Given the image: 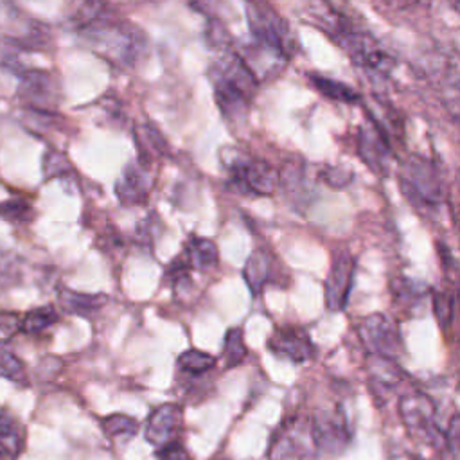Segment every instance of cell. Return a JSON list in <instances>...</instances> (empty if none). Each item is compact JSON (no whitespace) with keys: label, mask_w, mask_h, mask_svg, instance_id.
Instances as JSON below:
<instances>
[{"label":"cell","mask_w":460,"mask_h":460,"mask_svg":"<svg viewBox=\"0 0 460 460\" xmlns=\"http://www.w3.org/2000/svg\"><path fill=\"white\" fill-rule=\"evenodd\" d=\"M354 271H356V261L350 253L343 252L334 257L331 270L327 273L325 284H323L325 305L329 311L340 313L347 307Z\"/></svg>","instance_id":"cell-12"},{"label":"cell","mask_w":460,"mask_h":460,"mask_svg":"<svg viewBox=\"0 0 460 460\" xmlns=\"http://www.w3.org/2000/svg\"><path fill=\"white\" fill-rule=\"evenodd\" d=\"M311 422V435L316 451L325 455H340L349 440L350 429L347 424V415L341 406H327L314 411Z\"/></svg>","instance_id":"cell-8"},{"label":"cell","mask_w":460,"mask_h":460,"mask_svg":"<svg viewBox=\"0 0 460 460\" xmlns=\"http://www.w3.org/2000/svg\"><path fill=\"white\" fill-rule=\"evenodd\" d=\"M20 314L16 313H7V311H2L0 313V332L2 334H14L16 331H20Z\"/></svg>","instance_id":"cell-33"},{"label":"cell","mask_w":460,"mask_h":460,"mask_svg":"<svg viewBox=\"0 0 460 460\" xmlns=\"http://www.w3.org/2000/svg\"><path fill=\"white\" fill-rule=\"evenodd\" d=\"M316 447L307 417L286 419L275 431L268 449V460H314Z\"/></svg>","instance_id":"cell-6"},{"label":"cell","mask_w":460,"mask_h":460,"mask_svg":"<svg viewBox=\"0 0 460 460\" xmlns=\"http://www.w3.org/2000/svg\"><path fill=\"white\" fill-rule=\"evenodd\" d=\"M388 153H390L388 140H386L385 133L376 124L359 129L358 155L376 174H381V176L386 174Z\"/></svg>","instance_id":"cell-15"},{"label":"cell","mask_w":460,"mask_h":460,"mask_svg":"<svg viewBox=\"0 0 460 460\" xmlns=\"http://www.w3.org/2000/svg\"><path fill=\"white\" fill-rule=\"evenodd\" d=\"M309 79L313 83V86L325 97L332 99V101H338V102H347V104H354L359 101V93L350 88L349 84L338 81V79H332V77H327V75H320V74H309Z\"/></svg>","instance_id":"cell-21"},{"label":"cell","mask_w":460,"mask_h":460,"mask_svg":"<svg viewBox=\"0 0 460 460\" xmlns=\"http://www.w3.org/2000/svg\"><path fill=\"white\" fill-rule=\"evenodd\" d=\"M210 83L221 115L228 124H241L246 119V111L259 81L239 52L226 50L216 59L210 66Z\"/></svg>","instance_id":"cell-2"},{"label":"cell","mask_w":460,"mask_h":460,"mask_svg":"<svg viewBox=\"0 0 460 460\" xmlns=\"http://www.w3.org/2000/svg\"><path fill=\"white\" fill-rule=\"evenodd\" d=\"M248 29L253 47L268 56L286 61L291 50V31L288 22L266 0H244Z\"/></svg>","instance_id":"cell-3"},{"label":"cell","mask_w":460,"mask_h":460,"mask_svg":"<svg viewBox=\"0 0 460 460\" xmlns=\"http://www.w3.org/2000/svg\"><path fill=\"white\" fill-rule=\"evenodd\" d=\"M75 31L86 40L92 50L117 66H131L146 45L144 34L129 22L117 18L106 4Z\"/></svg>","instance_id":"cell-1"},{"label":"cell","mask_w":460,"mask_h":460,"mask_svg":"<svg viewBox=\"0 0 460 460\" xmlns=\"http://www.w3.org/2000/svg\"><path fill=\"white\" fill-rule=\"evenodd\" d=\"M0 217L11 223H29L34 217V210L23 198H11L0 203Z\"/></svg>","instance_id":"cell-29"},{"label":"cell","mask_w":460,"mask_h":460,"mask_svg":"<svg viewBox=\"0 0 460 460\" xmlns=\"http://www.w3.org/2000/svg\"><path fill=\"white\" fill-rule=\"evenodd\" d=\"M359 340L367 347V350L374 356H383L395 359L402 352V338L399 332V325L394 318L383 313H372L359 322L358 327Z\"/></svg>","instance_id":"cell-9"},{"label":"cell","mask_w":460,"mask_h":460,"mask_svg":"<svg viewBox=\"0 0 460 460\" xmlns=\"http://www.w3.org/2000/svg\"><path fill=\"white\" fill-rule=\"evenodd\" d=\"M451 5L456 9L458 7V0H451Z\"/></svg>","instance_id":"cell-35"},{"label":"cell","mask_w":460,"mask_h":460,"mask_svg":"<svg viewBox=\"0 0 460 460\" xmlns=\"http://www.w3.org/2000/svg\"><path fill=\"white\" fill-rule=\"evenodd\" d=\"M268 349L291 363H305L316 356V347L304 329L286 327L275 331L268 340Z\"/></svg>","instance_id":"cell-13"},{"label":"cell","mask_w":460,"mask_h":460,"mask_svg":"<svg viewBox=\"0 0 460 460\" xmlns=\"http://www.w3.org/2000/svg\"><path fill=\"white\" fill-rule=\"evenodd\" d=\"M228 158H223V164L230 171L234 183H237L244 192L257 196L273 194L279 174L277 171L264 160L250 158L239 155L235 149H225Z\"/></svg>","instance_id":"cell-7"},{"label":"cell","mask_w":460,"mask_h":460,"mask_svg":"<svg viewBox=\"0 0 460 460\" xmlns=\"http://www.w3.org/2000/svg\"><path fill=\"white\" fill-rule=\"evenodd\" d=\"M59 304L66 313L77 314V316H92L93 313H97L106 302L108 298L101 293H79L68 288H61L59 289Z\"/></svg>","instance_id":"cell-19"},{"label":"cell","mask_w":460,"mask_h":460,"mask_svg":"<svg viewBox=\"0 0 460 460\" xmlns=\"http://www.w3.org/2000/svg\"><path fill=\"white\" fill-rule=\"evenodd\" d=\"M401 189L404 198L420 210H435L444 201V183L431 160L413 155L401 169Z\"/></svg>","instance_id":"cell-4"},{"label":"cell","mask_w":460,"mask_h":460,"mask_svg":"<svg viewBox=\"0 0 460 460\" xmlns=\"http://www.w3.org/2000/svg\"><path fill=\"white\" fill-rule=\"evenodd\" d=\"M25 447V429L7 408L0 410V460H18Z\"/></svg>","instance_id":"cell-17"},{"label":"cell","mask_w":460,"mask_h":460,"mask_svg":"<svg viewBox=\"0 0 460 460\" xmlns=\"http://www.w3.org/2000/svg\"><path fill=\"white\" fill-rule=\"evenodd\" d=\"M246 345L243 340V331L241 329H228L225 334V343H223V358L226 367H237L239 363H243V359L246 358Z\"/></svg>","instance_id":"cell-28"},{"label":"cell","mask_w":460,"mask_h":460,"mask_svg":"<svg viewBox=\"0 0 460 460\" xmlns=\"http://www.w3.org/2000/svg\"><path fill=\"white\" fill-rule=\"evenodd\" d=\"M386 2L392 5H397V7H408V5L415 4L417 0H386Z\"/></svg>","instance_id":"cell-34"},{"label":"cell","mask_w":460,"mask_h":460,"mask_svg":"<svg viewBox=\"0 0 460 460\" xmlns=\"http://www.w3.org/2000/svg\"><path fill=\"white\" fill-rule=\"evenodd\" d=\"M433 311L438 325L447 331L455 316V295L451 293H435L433 295Z\"/></svg>","instance_id":"cell-30"},{"label":"cell","mask_w":460,"mask_h":460,"mask_svg":"<svg viewBox=\"0 0 460 460\" xmlns=\"http://www.w3.org/2000/svg\"><path fill=\"white\" fill-rule=\"evenodd\" d=\"M399 413L406 431L419 442L431 446L444 444V431L437 420V408L431 397L422 392H410L399 401Z\"/></svg>","instance_id":"cell-5"},{"label":"cell","mask_w":460,"mask_h":460,"mask_svg":"<svg viewBox=\"0 0 460 460\" xmlns=\"http://www.w3.org/2000/svg\"><path fill=\"white\" fill-rule=\"evenodd\" d=\"M101 426L104 429V433L108 437H124V438H131L138 433V422L129 417V415H122V413H113L108 415L101 420Z\"/></svg>","instance_id":"cell-27"},{"label":"cell","mask_w":460,"mask_h":460,"mask_svg":"<svg viewBox=\"0 0 460 460\" xmlns=\"http://www.w3.org/2000/svg\"><path fill=\"white\" fill-rule=\"evenodd\" d=\"M0 377L16 385L27 383L23 361L5 345H0Z\"/></svg>","instance_id":"cell-26"},{"label":"cell","mask_w":460,"mask_h":460,"mask_svg":"<svg viewBox=\"0 0 460 460\" xmlns=\"http://www.w3.org/2000/svg\"><path fill=\"white\" fill-rule=\"evenodd\" d=\"M156 458L158 460H192L190 455L187 453V449L178 442H171L164 447H158Z\"/></svg>","instance_id":"cell-31"},{"label":"cell","mask_w":460,"mask_h":460,"mask_svg":"<svg viewBox=\"0 0 460 460\" xmlns=\"http://www.w3.org/2000/svg\"><path fill=\"white\" fill-rule=\"evenodd\" d=\"M18 97L31 111L54 113L59 104V86L54 75L40 68H25L20 74Z\"/></svg>","instance_id":"cell-11"},{"label":"cell","mask_w":460,"mask_h":460,"mask_svg":"<svg viewBox=\"0 0 460 460\" xmlns=\"http://www.w3.org/2000/svg\"><path fill=\"white\" fill-rule=\"evenodd\" d=\"M336 43L343 47L347 54L352 58V61L370 75L386 77L395 66L394 58L388 52H385L376 43V40H372L368 34H363L361 31H356L354 27L349 29L343 36H340Z\"/></svg>","instance_id":"cell-10"},{"label":"cell","mask_w":460,"mask_h":460,"mask_svg":"<svg viewBox=\"0 0 460 460\" xmlns=\"http://www.w3.org/2000/svg\"><path fill=\"white\" fill-rule=\"evenodd\" d=\"M217 255L219 253L214 241L207 237H194L185 250V264L198 270H208L217 264Z\"/></svg>","instance_id":"cell-20"},{"label":"cell","mask_w":460,"mask_h":460,"mask_svg":"<svg viewBox=\"0 0 460 460\" xmlns=\"http://www.w3.org/2000/svg\"><path fill=\"white\" fill-rule=\"evenodd\" d=\"M216 361L217 359L205 350L189 349L180 354L178 367H180L181 374H185L189 377H198V376H203L208 370H212L216 367Z\"/></svg>","instance_id":"cell-23"},{"label":"cell","mask_w":460,"mask_h":460,"mask_svg":"<svg viewBox=\"0 0 460 460\" xmlns=\"http://www.w3.org/2000/svg\"><path fill=\"white\" fill-rule=\"evenodd\" d=\"M59 320V314L54 305H40L20 318V331L25 334H40L50 329Z\"/></svg>","instance_id":"cell-22"},{"label":"cell","mask_w":460,"mask_h":460,"mask_svg":"<svg viewBox=\"0 0 460 460\" xmlns=\"http://www.w3.org/2000/svg\"><path fill=\"white\" fill-rule=\"evenodd\" d=\"M243 277L253 295H259L262 288L275 279V266H273V255L264 252V250H255L244 268H243Z\"/></svg>","instance_id":"cell-18"},{"label":"cell","mask_w":460,"mask_h":460,"mask_svg":"<svg viewBox=\"0 0 460 460\" xmlns=\"http://www.w3.org/2000/svg\"><path fill=\"white\" fill-rule=\"evenodd\" d=\"M279 181H280L284 192L289 194V196L302 198L307 192V187H305V169H304L302 164L288 162L284 165L282 172L279 174Z\"/></svg>","instance_id":"cell-25"},{"label":"cell","mask_w":460,"mask_h":460,"mask_svg":"<svg viewBox=\"0 0 460 460\" xmlns=\"http://www.w3.org/2000/svg\"><path fill=\"white\" fill-rule=\"evenodd\" d=\"M181 406L176 402H165L153 410L144 426L146 440L158 447L174 442V437L181 426Z\"/></svg>","instance_id":"cell-14"},{"label":"cell","mask_w":460,"mask_h":460,"mask_svg":"<svg viewBox=\"0 0 460 460\" xmlns=\"http://www.w3.org/2000/svg\"><path fill=\"white\" fill-rule=\"evenodd\" d=\"M135 138L140 151L144 153V160H149L165 153V140L151 124L138 126L135 129Z\"/></svg>","instance_id":"cell-24"},{"label":"cell","mask_w":460,"mask_h":460,"mask_svg":"<svg viewBox=\"0 0 460 460\" xmlns=\"http://www.w3.org/2000/svg\"><path fill=\"white\" fill-rule=\"evenodd\" d=\"M350 178H352L350 171L340 169V167H334V165H332V167H327V169L323 171V180H325L329 185L336 187V189H340V187H343L345 183H349Z\"/></svg>","instance_id":"cell-32"},{"label":"cell","mask_w":460,"mask_h":460,"mask_svg":"<svg viewBox=\"0 0 460 460\" xmlns=\"http://www.w3.org/2000/svg\"><path fill=\"white\" fill-rule=\"evenodd\" d=\"M151 189V176L147 172V165L128 164L122 176L115 185V192L120 203L124 205H140L146 201Z\"/></svg>","instance_id":"cell-16"}]
</instances>
